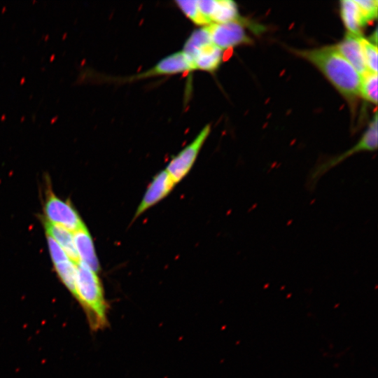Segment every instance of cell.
Listing matches in <instances>:
<instances>
[{"label":"cell","instance_id":"obj_6","mask_svg":"<svg viewBox=\"0 0 378 378\" xmlns=\"http://www.w3.org/2000/svg\"><path fill=\"white\" fill-rule=\"evenodd\" d=\"M206 27L211 42L223 51L250 43V38L239 20L214 23Z\"/></svg>","mask_w":378,"mask_h":378},{"label":"cell","instance_id":"obj_17","mask_svg":"<svg viewBox=\"0 0 378 378\" xmlns=\"http://www.w3.org/2000/svg\"><path fill=\"white\" fill-rule=\"evenodd\" d=\"M360 95L372 104H377V73L368 72L362 76Z\"/></svg>","mask_w":378,"mask_h":378},{"label":"cell","instance_id":"obj_12","mask_svg":"<svg viewBox=\"0 0 378 378\" xmlns=\"http://www.w3.org/2000/svg\"><path fill=\"white\" fill-rule=\"evenodd\" d=\"M187 56L191 60L195 70L208 72L215 71L220 66L223 57V50L214 46L212 42L202 45Z\"/></svg>","mask_w":378,"mask_h":378},{"label":"cell","instance_id":"obj_8","mask_svg":"<svg viewBox=\"0 0 378 378\" xmlns=\"http://www.w3.org/2000/svg\"><path fill=\"white\" fill-rule=\"evenodd\" d=\"M49 253L59 280L75 296L77 264L74 262L64 250L50 237L47 236Z\"/></svg>","mask_w":378,"mask_h":378},{"label":"cell","instance_id":"obj_4","mask_svg":"<svg viewBox=\"0 0 378 378\" xmlns=\"http://www.w3.org/2000/svg\"><path fill=\"white\" fill-rule=\"evenodd\" d=\"M211 132V126L205 125L197 136L174 158L164 169L176 184L190 172L198 154Z\"/></svg>","mask_w":378,"mask_h":378},{"label":"cell","instance_id":"obj_11","mask_svg":"<svg viewBox=\"0 0 378 378\" xmlns=\"http://www.w3.org/2000/svg\"><path fill=\"white\" fill-rule=\"evenodd\" d=\"M360 36L347 32L344 38L335 46L344 59L362 76L369 71L363 57L360 41Z\"/></svg>","mask_w":378,"mask_h":378},{"label":"cell","instance_id":"obj_10","mask_svg":"<svg viewBox=\"0 0 378 378\" xmlns=\"http://www.w3.org/2000/svg\"><path fill=\"white\" fill-rule=\"evenodd\" d=\"M202 15L211 24L239 20L237 5L231 0H197Z\"/></svg>","mask_w":378,"mask_h":378},{"label":"cell","instance_id":"obj_2","mask_svg":"<svg viewBox=\"0 0 378 378\" xmlns=\"http://www.w3.org/2000/svg\"><path fill=\"white\" fill-rule=\"evenodd\" d=\"M75 299L85 312L88 325L93 331L102 330L108 325V303L102 284L97 272L77 264Z\"/></svg>","mask_w":378,"mask_h":378},{"label":"cell","instance_id":"obj_13","mask_svg":"<svg viewBox=\"0 0 378 378\" xmlns=\"http://www.w3.org/2000/svg\"><path fill=\"white\" fill-rule=\"evenodd\" d=\"M73 235L79 263L97 272L99 270V263L92 239L86 226L73 232Z\"/></svg>","mask_w":378,"mask_h":378},{"label":"cell","instance_id":"obj_14","mask_svg":"<svg viewBox=\"0 0 378 378\" xmlns=\"http://www.w3.org/2000/svg\"><path fill=\"white\" fill-rule=\"evenodd\" d=\"M44 227L47 236L52 238L74 262L76 264L79 263L73 233L62 226L51 223L47 220L44 221Z\"/></svg>","mask_w":378,"mask_h":378},{"label":"cell","instance_id":"obj_7","mask_svg":"<svg viewBox=\"0 0 378 378\" xmlns=\"http://www.w3.org/2000/svg\"><path fill=\"white\" fill-rule=\"evenodd\" d=\"M195 71L188 57L181 50L160 60L148 70L132 76L130 80H139L158 76H168Z\"/></svg>","mask_w":378,"mask_h":378},{"label":"cell","instance_id":"obj_15","mask_svg":"<svg viewBox=\"0 0 378 378\" xmlns=\"http://www.w3.org/2000/svg\"><path fill=\"white\" fill-rule=\"evenodd\" d=\"M340 14L347 32L361 36L360 29L366 23L354 0L341 1Z\"/></svg>","mask_w":378,"mask_h":378},{"label":"cell","instance_id":"obj_18","mask_svg":"<svg viewBox=\"0 0 378 378\" xmlns=\"http://www.w3.org/2000/svg\"><path fill=\"white\" fill-rule=\"evenodd\" d=\"M363 57L369 72L377 73V47L362 36L360 38Z\"/></svg>","mask_w":378,"mask_h":378},{"label":"cell","instance_id":"obj_5","mask_svg":"<svg viewBox=\"0 0 378 378\" xmlns=\"http://www.w3.org/2000/svg\"><path fill=\"white\" fill-rule=\"evenodd\" d=\"M47 221L62 226L74 232L85 226L80 216L69 202L59 198L48 191L43 207Z\"/></svg>","mask_w":378,"mask_h":378},{"label":"cell","instance_id":"obj_9","mask_svg":"<svg viewBox=\"0 0 378 378\" xmlns=\"http://www.w3.org/2000/svg\"><path fill=\"white\" fill-rule=\"evenodd\" d=\"M176 183L165 170L155 176L149 184L144 197L137 206L134 219H136L148 209L167 196Z\"/></svg>","mask_w":378,"mask_h":378},{"label":"cell","instance_id":"obj_19","mask_svg":"<svg viewBox=\"0 0 378 378\" xmlns=\"http://www.w3.org/2000/svg\"><path fill=\"white\" fill-rule=\"evenodd\" d=\"M354 1L366 24L377 18L378 8L377 0H354Z\"/></svg>","mask_w":378,"mask_h":378},{"label":"cell","instance_id":"obj_16","mask_svg":"<svg viewBox=\"0 0 378 378\" xmlns=\"http://www.w3.org/2000/svg\"><path fill=\"white\" fill-rule=\"evenodd\" d=\"M175 3L182 13L195 24L200 27L210 24L201 13L197 5V0H178Z\"/></svg>","mask_w":378,"mask_h":378},{"label":"cell","instance_id":"obj_1","mask_svg":"<svg viewBox=\"0 0 378 378\" xmlns=\"http://www.w3.org/2000/svg\"><path fill=\"white\" fill-rule=\"evenodd\" d=\"M294 52L314 65L334 87L348 99L360 95L361 76L338 52L335 46Z\"/></svg>","mask_w":378,"mask_h":378},{"label":"cell","instance_id":"obj_3","mask_svg":"<svg viewBox=\"0 0 378 378\" xmlns=\"http://www.w3.org/2000/svg\"><path fill=\"white\" fill-rule=\"evenodd\" d=\"M377 120L374 118L370 122L367 130L360 139L348 150L325 161L318 163L307 176V186L314 190L319 179L330 169L333 168L347 158L362 151H374L377 148Z\"/></svg>","mask_w":378,"mask_h":378}]
</instances>
